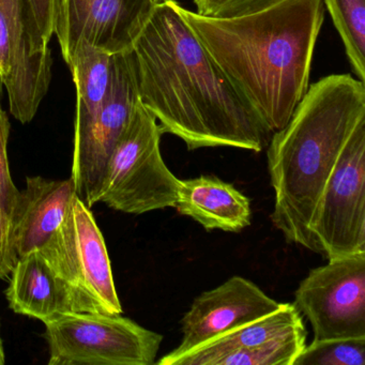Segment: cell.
Instances as JSON below:
<instances>
[{
  "mask_svg": "<svg viewBox=\"0 0 365 365\" xmlns=\"http://www.w3.org/2000/svg\"><path fill=\"white\" fill-rule=\"evenodd\" d=\"M292 365H365V337L313 339Z\"/></svg>",
  "mask_w": 365,
  "mask_h": 365,
  "instance_id": "19",
  "label": "cell"
},
{
  "mask_svg": "<svg viewBox=\"0 0 365 365\" xmlns=\"http://www.w3.org/2000/svg\"><path fill=\"white\" fill-rule=\"evenodd\" d=\"M362 120L364 83L332 74L309 87L287 125L273 133L267 153L275 193L271 220L287 242L316 253L309 223L344 145Z\"/></svg>",
  "mask_w": 365,
  "mask_h": 365,
  "instance_id": "3",
  "label": "cell"
},
{
  "mask_svg": "<svg viewBox=\"0 0 365 365\" xmlns=\"http://www.w3.org/2000/svg\"><path fill=\"white\" fill-rule=\"evenodd\" d=\"M3 82L0 80V96L3 93ZM10 134V121L0 104V205L8 213L11 212L19 190L12 180L8 161L7 146Z\"/></svg>",
  "mask_w": 365,
  "mask_h": 365,
  "instance_id": "22",
  "label": "cell"
},
{
  "mask_svg": "<svg viewBox=\"0 0 365 365\" xmlns=\"http://www.w3.org/2000/svg\"><path fill=\"white\" fill-rule=\"evenodd\" d=\"M140 101L132 51L113 55L110 87L93 119L76 120L73 179L76 193L89 208L99 202L108 160Z\"/></svg>",
  "mask_w": 365,
  "mask_h": 365,
  "instance_id": "8",
  "label": "cell"
},
{
  "mask_svg": "<svg viewBox=\"0 0 365 365\" xmlns=\"http://www.w3.org/2000/svg\"><path fill=\"white\" fill-rule=\"evenodd\" d=\"M5 294L14 313L44 320L68 312L56 277L39 251L20 257Z\"/></svg>",
  "mask_w": 365,
  "mask_h": 365,
  "instance_id": "16",
  "label": "cell"
},
{
  "mask_svg": "<svg viewBox=\"0 0 365 365\" xmlns=\"http://www.w3.org/2000/svg\"><path fill=\"white\" fill-rule=\"evenodd\" d=\"M24 4L25 24L31 54L52 56L48 43L55 34L58 0H24Z\"/></svg>",
  "mask_w": 365,
  "mask_h": 365,
  "instance_id": "20",
  "label": "cell"
},
{
  "mask_svg": "<svg viewBox=\"0 0 365 365\" xmlns=\"http://www.w3.org/2000/svg\"><path fill=\"white\" fill-rule=\"evenodd\" d=\"M294 305L311 324L314 339L365 337V252L309 271Z\"/></svg>",
  "mask_w": 365,
  "mask_h": 365,
  "instance_id": "10",
  "label": "cell"
},
{
  "mask_svg": "<svg viewBox=\"0 0 365 365\" xmlns=\"http://www.w3.org/2000/svg\"><path fill=\"white\" fill-rule=\"evenodd\" d=\"M43 324L48 365H153L163 341L121 314L66 312Z\"/></svg>",
  "mask_w": 365,
  "mask_h": 365,
  "instance_id": "6",
  "label": "cell"
},
{
  "mask_svg": "<svg viewBox=\"0 0 365 365\" xmlns=\"http://www.w3.org/2000/svg\"><path fill=\"white\" fill-rule=\"evenodd\" d=\"M356 78H365V0H324Z\"/></svg>",
  "mask_w": 365,
  "mask_h": 365,
  "instance_id": "18",
  "label": "cell"
},
{
  "mask_svg": "<svg viewBox=\"0 0 365 365\" xmlns=\"http://www.w3.org/2000/svg\"><path fill=\"white\" fill-rule=\"evenodd\" d=\"M179 12L271 133L283 129L309 88L324 0H279L253 14L209 18Z\"/></svg>",
  "mask_w": 365,
  "mask_h": 365,
  "instance_id": "2",
  "label": "cell"
},
{
  "mask_svg": "<svg viewBox=\"0 0 365 365\" xmlns=\"http://www.w3.org/2000/svg\"><path fill=\"white\" fill-rule=\"evenodd\" d=\"M166 0L155 6L132 48L143 106L162 133L189 150L234 147L259 153L271 132Z\"/></svg>",
  "mask_w": 365,
  "mask_h": 365,
  "instance_id": "1",
  "label": "cell"
},
{
  "mask_svg": "<svg viewBox=\"0 0 365 365\" xmlns=\"http://www.w3.org/2000/svg\"><path fill=\"white\" fill-rule=\"evenodd\" d=\"M19 257L12 245L10 215L0 205V279L7 277Z\"/></svg>",
  "mask_w": 365,
  "mask_h": 365,
  "instance_id": "23",
  "label": "cell"
},
{
  "mask_svg": "<svg viewBox=\"0 0 365 365\" xmlns=\"http://www.w3.org/2000/svg\"><path fill=\"white\" fill-rule=\"evenodd\" d=\"M52 56L29 50L24 0H0V80L12 116L29 123L37 114L52 78Z\"/></svg>",
  "mask_w": 365,
  "mask_h": 365,
  "instance_id": "12",
  "label": "cell"
},
{
  "mask_svg": "<svg viewBox=\"0 0 365 365\" xmlns=\"http://www.w3.org/2000/svg\"><path fill=\"white\" fill-rule=\"evenodd\" d=\"M153 8L151 0H58L54 35L63 59L81 40L112 55L132 51Z\"/></svg>",
  "mask_w": 365,
  "mask_h": 365,
  "instance_id": "11",
  "label": "cell"
},
{
  "mask_svg": "<svg viewBox=\"0 0 365 365\" xmlns=\"http://www.w3.org/2000/svg\"><path fill=\"white\" fill-rule=\"evenodd\" d=\"M73 179L29 177L10 212L12 245L18 257L41 249L58 230L76 195Z\"/></svg>",
  "mask_w": 365,
  "mask_h": 365,
  "instance_id": "14",
  "label": "cell"
},
{
  "mask_svg": "<svg viewBox=\"0 0 365 365\" xmlns=\"http://www.w3.org/2000/svg\"><path fill=\"white\" fill-rule=\"evenodd\" d=\"M113 55L81 40L66 61L76 88V120L93 119L100 112L112 76Z\"/></svg>",
  "mask_w": 365,
  "mask_h": 365,
  "instance_id": "17",
  "label": "cell"
},
{
  "mask_svg": "<svg viewBox=\"0 0 365 365\" xmlns=\"http://www.w3.org/2000/svg\"><path fill=\"white\" fill-rule=\"evenodd\" d=\"M279 0H194L196 14L209 18H234L266 9Z\"/></svg>",
  "mask_w": 365,
  "mask_h": 365,
  "instance_id": "21",
  "label": "cell"
},
{
  "mask_svg": "<svg viewBox=\"0 0 365 365\" xmlns=\"http://www.w3.org/2000/svg\"><path fill=\"white\" fill-rule=\"evenodd\" d=\"M307 333L294 303L210 339L159 365H292Z\"/></svg>",
  "mask_w": 365,
  "mask_h": 365,
  "instance_id": "9",
  "label": "cell"
},
{
  "mask_svg": "<svg viewBox=\"0 0 365 365\" xmlns=\"http://www.w3.org/2000/svg\"><path fill=\"white\" fill-rule=\"evenodd\" d=\"M309 230L316 253L329 260L365 252V120L344 145Z\"/></svg>",
  "mask_w": 365,
  "mask_h": 365,
  "instance_id": "7",
  "label": "cell"
},
{
  "mask_svg": "<svg viewBox=\"0 0 365 365\" xmlns=\"http://www.w3.org/2000/svg\"><path fill=\"white\" fill-rule=\"evenodd\" d=\"M282 304L250 279L239 275L230 277L194 300L181 320L180 344L163 356L185 354L237 327L273 313Z\"/></svg>",
  "mask_w": 365,
  "mask_h": 365,
  "instance_id": "13",
  "label": "cell"
},
{
  "mask_svg": "<svg viewBox=\"0 0 365 365\" xmlns=\"http://www.w3.org/2000/svg\"><path fill=\"white\" fill-rule=\"evenodd\" d=\"M162 134L157 119L138 102L108 160L99 202L131 215L175 208L179 179L164 163Z\"/></svg>",
  "mask_w": 365,
  "mask_h": 365,
  "instance_id": "5",
  "label": "cell"
},
{
  "mask_svg": "<svg viewBox=\"0 0 365 365\" xmlns=\"http://www.w3.org/2000/svg\"><path fill=\"white\" fill-rule=\"evenodd\" d=\"M164 1H166V0H151L153 6L160 5V4L164 3Z\"/></svg>",
  "mask_w": 365,
  "mask_h": 365,
  "instance_id": "25",
  "label": "cell"
},
{
  "mask_svg": "<svg viewBox=\"0 0 365 365\" xmlns=\"http://www.w3.org/2000/svg\"><path fill=\"white\" fill-rule=\"evenodd\" d=\"M5 350H4L3 341H1V336H0V365L5 364Z\"/></svg>",
  "mask_w": 365,
  "mask_h": 365,
  "instance_id": "24",
  "label": "cell"
},
{
  "mask_svg": "<svg viewBox=\"0 0 365 365\" xmlns=\"http://www.w3.org/2000/svg\"><path fill=\"white\" fill-rule=\"evenodd\" d=\"M206 230L239 232L251 224V200L217 176L179 180L176 206Z\"/></svg>",
  "mask_w": 365,
  "mask_h": 365,
  "instance_id": "15",
  "label": "cell"
},
{
  "mask_svg": "<svg viewBox=\"0 0 365 365\" xmlns=\"http://www.w3.org/2000/svg\"><path fill=\"white\" fill-rule=\"evenodd\" d=\"M38 251L56 277L68 312L123 314L103 235L76 194L58 230Z\"/></svg>",
  "mask_w": 365,
  "mask_h": 365,
  "instance_id": "4",
  "label": "cell"
}]
</instances>
